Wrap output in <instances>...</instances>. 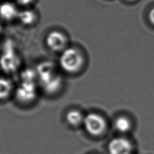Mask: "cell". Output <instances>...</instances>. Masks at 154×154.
I'll return each instance as SVG.
<instances>
[{
	"mask_svg": "<svg viewBox=\"0 0 154 154\" xmlns=\"http://www.w3.org/2000/svg\"><path fill=\"white\" fill-rule=\"evenodd\" d=\"M38 84L44 92L54 94L60 91L63 84V79L54 63L46 60L39 63L35 68Z\"/></svg>",
	"mask_w": 154,
	"mask_h": 154,
	"instance_id": "obj_1",
	"label": "cell"
},
{
	"mask_svg": "<svg viewBox=\"0 0 154 154\" xmlns=\"http://www.w3.org/2000/svg\"><path fill=\"white\" fill-rule=\"evenodd\" d=\"M85 63L84 54L78 48L69 46L60 53L58 64L64 72L69 74L79 73Z\"/></svg>",
	"mask_w": 154,
	"mask_h": 154,
	"instance_id": "obj_2",
	"label": "cell"
},
{
	"mask_svg": "<svg viewBox=\"0 0 154 154\" xmlns=\"http://www.w3.org/2000/svg\"><path fill=\"white\" fill-rule=\"evenodd\" d=\"M21 65V59L15 44L12 41L5 42L3 52L0 57V67L4 72L13 73L19 69Z\"/></svg>",
	"mask_w": 154,
	"mask_h": 154,
	"instance_id": "obj_3",
	"label": "cell"
},
{
	"mask_svg": "<svg viewBox=\"0 0 154 154\" xmlns=\"http://www.w3.org/2000/svg\"><path fill=\"white\" fill-rule=\"evenodd\" d=\"M83 125L88 134L92 137H100L107 128V121L97 113H89L85 116Z\"/></svg>",
	"mask_w": 154,
	"mask_h": 154,
	"instance_id": "obj_4",
	"label": "cell"
},
{
	"mask_svg": "<svg viewBox=\"0 0 154 154\" xmlns=\"http://www.w3.org/2000/svg\"><path fill=\"white\" fill-rule=\"evenodd\" d=\"M38 82L20 81L14 90L16 99L25 104L33 102L38 97Z\"/></svg>",
	"mask_w": 154,
	"mask_h": 154,
	"instance_id": "obj_5",
	"label": "cell"
},
{
	"mask_svg": "<svg viewBox=\"0 0 154 154\" xmlns=\"http://www.w3.org/2000/svg\"><path fill=\"white\" fill-rule=\"evenodd\" d=\"M68 38L62 31L54 30L47 34L46 44L48 48L54 52H60L67 48Z\"/></svg>",
	"mask_w": 154,
	"mask_h": 154,
	"instance_id": "obj_6",
	"label": "cell"
},
{
	"mask_svg": "<svg viewBox=\"0 0 154 154\" xmlns=\"http://www.w3.org/2000/svg\"><path fill=\"white\" fill-rule=\"evenodd\" d=\"M107 150L109 154H132L134 145L131 140L127 138L118 137L110 140Z\"/></svg>",
	"mask_w": 154,
	"mask_h": 154,
	"instance_id": "obj_7",
	"label": "cell"
},
{
	"mask_svg": "<svg viewBox=\"0 0 154 154\" xmlns=\"http://www.w3.org/2000/svg\"><path fill=\"white\" fill-rule=\"evenodd\" d=\"M17 6L12 2H6L0 4V18L4 21L17 19L19 14Z\"/></svg>",
	"mask_w": 154,
	"mask_h": 154,
	"instance_id": "obj_8",
	"label": "cell"
},
{
	"mask_svg": "<svg viewBox=\"0 0 154 154\" xmlns=\"http://www.w3.org/2000/svg\"><path fill=\"white\" fill-rule=\"evenodd\" d=\"M114 128L120 134H126L132 130V122L131 119L126 116H119L113 124Z\"/></svg>",
	"mask_w": 154,
	"mask_h": 154,
	"instance_id": "obj_9",
	"label": "cell"
},
{
	"mask_svg": "<svg viewBox=\"0 0 154 154\" xmlns=\"http://www.w3.org/2000/svg\"><path fill=\"white\" fill-rule=\"evenodd\" d=\"M17 19L24 26H31L35 23L37 15L33 10L25 9L20 10Z\"/></svg>",
	"mask_w": 154,
	"mask_h": 154,
	"instance_id": "obj_10",
	"label": "cell"
},
{
	"mask_svg": "<svg viewBox=\"0 0 154 154\" xmlns=\"http://www.w3.org/2000/svg\"><path fill=\"white\" fill-rule=\"evenodd\" d=\"M85 116L78 109H71L66 114V120L71 126L77 127L83 124Z\"/></svg>",
	"mask_w": 154,
	"mask_h": 154,
	"instance_id": "obj_11",
	"label": "cell"
},
{
	"mask_svg": "<svg viewBox=\"0 0 154 154\" xmlns=\"http://www.w3.org/2000/svg\"><path fill=\"white\" fill-rule=\"evenodd\" d=\"M14 90V86L9 79L0 78V100L8 98Z\"/></svg>",
	"mask_w": 154,
	"mask_h": 154,
	"instance_id": "obj_12",
	"label": "cell"
},
{
	"mask_svg": "<svg viewBox=\"0 0 154 154\" xmlns=\"http://www.w3.org/2000/svg\"><path fill=\"white\" fill-rule=\"evenodd\" d=\"M20 79L21 81L38 82V75L35 69H25L20 73Z\"/></svg>",
	"mask_w": 154,
	"mask_h": 154,
	"instance_id": "obj_13",
	"label": "cell"
},
{
	"mask_svg": "<svg viewBox=\"0 0 154 154\" xmlns=\"http://www.w3.org/2000/svg\"><path fill=\"white\" fill-rule=\"evenodd\" d=\"M35 0H16L17 3L21 6H28L32 4Z\"/></svg>",
	"mask_w": 154,
	"mask_h": 154,
	"instance_id": "obj_14",
	"label": "cell"
},
{
	"mask_svg": "<svg viewBox=\"0 0 154 154\" xmlns=\"http://www.w3.org/2000/svg\"><path fill=\"white\" fill-rule=\"evenodd\" d=\"M149 18L150 22L154 25V8L151 10L149 14Z\"/></svg>",
	"mask_w": 154,
	"mask_h": 154,
	"instance_id": "obj_15",
	"label": "cell"
},
{
	"mask_svg": "<svg viewBox=\"0 0 154 154\" xmlns=\"http://www.w3.org/2000/svg\"><path fill=\"white\" fill-rule=\"evenodd\" d=\"M126 1H127V2H134V0H126Z\"/></svg>",
	"mask_w": 154,
	"mask_h": 154,
	"instance_id": "obj_16",
	"label": "cell"
},
{
	"mask_svg": "<svg viewBox=\"0 0 154 154\" xmlns=\"http://www.w3.org/2000/svg\"><path fill=\"white\" fill-rule=\"evenodd\" d=\"M1 31H2V26L0 25V33H1Z\"/></svg>",
	"mask_w": 154,
	"mask_h": 154,
	"instance_id": "obj_17",
	"label": "cell"
}]
</instances>
